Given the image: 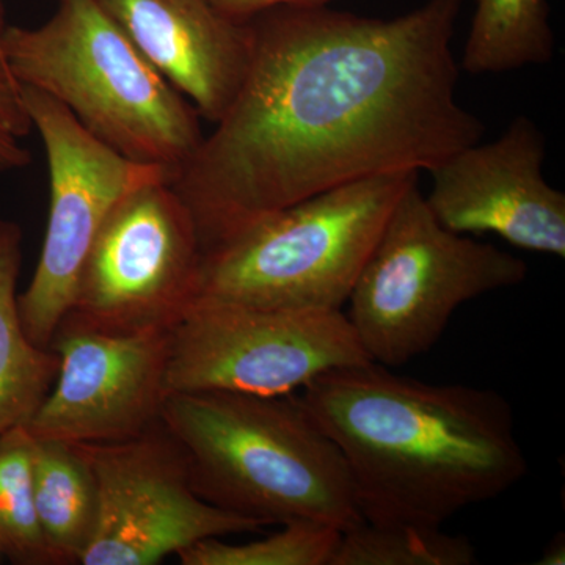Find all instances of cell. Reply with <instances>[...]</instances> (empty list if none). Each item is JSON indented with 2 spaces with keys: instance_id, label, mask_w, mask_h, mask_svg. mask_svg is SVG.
Listing matches in <instances>:
<instances>
[{
  "instance_id": "cell-1",
  "label": "cell",
  "mask_w": 565,
  "mask_h": 565,
  "mask_svg": "<svg viewBox=\"0 0 565 565\" xmlns=\"http://www.w3.org/2000/svg\"><path fill=\"white\" fill-rule=\"evenodd\" d=\"M463 0H427L393 20L329 6L248 20L239 92L170 184L203 253L248 223L374 174L430 170L481 141L456 99L451 50Z\"/></svg>"
},
{
  "instance_id": "cell-2",
  "label": "cell",
  "mask_w": 565,
  "mask_h": 565,
  "mask_svg": "<svg viewBox=\"0 0 565 565\" xmlns=\"http://www.w3.org/2000/svg\"><path fill=\"white\" fill-rule=\"evenodd\" d=\"M292 397L343 455L367 523L444 527L527 473L514 411L497 390L429 384L366 362Z\"/></svg>"
},
{
  "instance_id": "cell-3",
  "label": "cell",
  "mask_w": 565,
  "mask_h": 565,
  "mask_svg": "<svg viewBox=\"0 0 565 565\" xmlns=\"http://www.w3.org/2000/svg\"><path fill=\"white\" fill-rule=\"evenodd\" d=\"M161 424L196 494L259 525L364 522L338 446L291 396L172 393Z\"/></svg>"
},
{
  "instance_id": "cell-4",
  "label": "cell",
  "mask_w": 565,
  "mask_h": 565,
  "mask_svg": "<svg viewBox=\"0 0 565 565\" xmlns=\"http://www.w3.org/2000/svg\"><path fill=\"white\" fill-rule=\"evenodd\" d=\"M0 55L22 85L61 103L111 150L174 177L199 150V110L93 0H61L25 29L7 25Z\"/></svg>"
},
{
  "instance_id": "cell-5",
  "label": "cell",
  "mask_w": 565,
  "mask_h": 565,
  "mask_svg": "<svg viewBox=\"0 0 565 565\" xmlns=\"http://www.w3.org/2000/svg\"><path fill=\"white\" fill-rule=\"evenodd\" d=\"M418 172L374 174L270 212L203 253L195 302L343 311Z\"/></svg>"
},
{
  "instance_id": "cell-6",
  "label": "cell",
  "mask_w": 565,
  "mask_h": 565,
  "mask_svg": "<svg viewBox=\"0 0 565 565\" xmlns=\"http://www.w3.org/2000/svg\"><path fill=\"white\" fill-rule=\"evenodd\" d=\"M526 275L523 259L445 228L416 181L386 218L345 316L371 362L404 366L438 343L463 303Z\"/></svg>"
},
{
  "instance_id": "cell-7",
  "label": "cell",
  "mask_w": 565,
  "mask_h": 565,
  "mask_svg": "<svg viewBox=\"0 0 565 565\" xmlns=\"http://www.w3.org/2000/svg\"><path fill=\"white\" fill-rule=\"evenodd\" d=\"M203 250L170 177L115 203L82 266L63 321L104 333L173 330L195 303Z\"/></svg>"
},
{
  "instance_id": "cell-8",
  "label": "cell",
  "mask_w": 565,
  "mask_h": 565,
  "mask_svg": "<svg viewBox=\"0 0 565 565\" xmlns=\"http://www.w3.org/2000/svg\"><path fill=\"white\" fill-rule=\"evenodd\" d=\"M371 362L344 311L195 302L170 334L172 393L291 396L319 375Z\"/></svg>"
},
{
  "instance_id": "cell-9",
  "label": "cell",
  "mask_w": 565,
  "mask_h": 565,
  "mask_svg": "<svg viewBox=\"0 0 565 565\" xmlns=\"http://www.w3.org/2000/svg\"><path fill=\"white\" fill-rule=\"evenodd\" d=\"M21 90L46 150L51 200L39 264L31 285L18 296V307L32 343L52 349L87 253L111 207L140 182L170 174L122 158L46 93L22 84Z\"/></svg>"
},
{
  "instance_id": "cell-10",
  "label": "cell",
  "mask_w": 565,
  "mask_h": 565,
  "mask_svg": "<svg viewBox=\"0 0 565 565\" xmlns=\"http://www.w3.org/2000/svg\"><path fill=\"white\" fill-rule=\"evenodd\" d=\"M77 448L98 489L95 534L82 565L159 564L206 539L263 530L196 494L162 424L132 440Z\"/></svg>"
},
{
  "instance_id": "cell-11",
  "label": "cell",
  "mask_w": 565,
  "mask_h": 565,
  "mask_svg": "<svg viewBox=\"0 0 565 565\" xmlns=\"http://www.w3.org/2000/svg\"><path fill=\"white\" fill-rule=\"evenodd\" d=\"M172 330L104 333L63 321L51 348L58 371L25 429L39 440L117 444L161 426L170 396Z\"/></svg>"
},
{
  "instance_id": "cell-12",
  "label": "cell",
  "mask_w": 565,
  "mask_h": 565,
  "mask_svg": "<svg viewBox=\"0 0 565 565\" xmlns=\"http://www.w3.org/2000/svg\"><path fill=\"white\" fill-rule=\"evenodd\" d=\"M544 134L520 115L500 139L452 152L430 170L426 199L451 232L493 233L527 252L565 258V195L546 182Z\"/></svg>"
},
{
  "instance_id": "cell-13",
  "label": "cell",
  "mask_w": 565,
  "mask_h": 565,
  "mask_svg": "<svg viewBox=\"0 0 565 565\" xmlns=\"http://www.w3.org/2000/svg\"><path fill=\"white\" fill-rule=\"evenodd\" d=\"M132 46L199 110L217 122L239 92L252 54L248 21L207 0H93Z\"/></svg>"
},
{
  "instance_id": "cell-14",
  "label": "cell",
  "mask_w": 565,
  "mask_h": 565,
  "mask_svg": "<svg viewBox=\"0 0 565 565\" xmlns=\"http://www.w3.org/2000/svg\"><path fill=\"white\" fill-rule=\"evenodd\" d=\"M21 241L17 223L0 221V437L31 422L58 371L57 352L33 344L22 327Z\"/></svg>"
},
{
  "instance_id": "cell-15",
  "label": "cell",
  "mask_w": 565,
  "mask_h": 565,
  "mask_svg": "<svg viewBox=\"0 0 565 565\" xmlns=\"http://www.w3.org/2000/svg\"><path fill=\"white\" fill-rule=\"evenodd\" d=\"M32 468L36 516L51 564H79L98 519L90 465L77 445L33 438Z\"/></svg>"
},
{
  "instance_id": "cell-16",
  "label": "cell",
  "mask_w": 565,
  "mask_h": 565,
  "mask_svg": "<svg viewBox=\"0 0 565 565\" xmlns=\"http://www.w3.org/2000/svg\"><path fill=\"white\" fill-rule=\"evenodd\" d=\"M553 52L546 0H476L460 66L471 74L508 73L545 65Z\"/></svg>"
},
{
  "instance_id": "cell-17",
  "label": "cell",
  "mask_w": 565,
  "mask_h": 565,
  "mask_svg": "<svg viewBox=\"0 0 565 565\" xmlns=\"http://www.w3.org/2000/svg\"><path fill=\"white\" fill-rule=\"evenodd\" d=\"M478 553L465 535L444 527L375 525L344 531L330 565H473Z\"/></svg>"
},
{
  "instance_id": "cell-18",
  "label": "cell",
  "mask_w": 565,
  "mask_h": 565,
  "mask_svg": "<svg viewBox=\"0 0 565 565\" xmlns=\"http://www.w3.org/2000/svg\"><path fill=\"white\" fill-rule=\"evenodd\" d=\"M33 438L24 426L0 437V550L13 563L51 564L33 493Z\"/></svg>"
},
{
  "instance_id": "cell-19",
  "label": "cell",
  "mask_w": 565,
  "mask_h": 565,
  "mask_svg": "<svg viewBox=\"0 0 565 565\" xmlns=\"http://www.w3.org/2000/svg\"><path fill=\"white\" fill-rule=\"evenodd\" d=\"M281 531L247 542L206 539L178 553L182 565H330L343 531L315 520L282 523Z\"/></svg>"
},
{
  "instance_id": "cell-20",
  "label": "cell",
  "mask_w": 565,
  "mask_h": 565,
  "mask_svg": "<svg viewBox=\"0 0 565 565\" xmlns=\"http://www.w3.org/2000/svg\"><path fill=\"white\" fill-rule=\"evenodd\" d=\"M32 129L21 84L0 57V172L24 169L32 162L31 151L21 143Z\"/></svg>"
},
{
  "instance_id": "cell-21",
  "label": "cell",
  "mask_w": 565,
  "mask_h": 565,
  "mask_svg": "<svg viewBox=\"0 0 565 565\" xmlns=\"http://www.w3.org/2000/svg\"><path fill=\"white\" fill-rule=\"evenodd\" d=\"M207 2L230 20L245 22L275 7L329 6L332 0H207Z\"/></svg>"
},
{
  "instance_id": "cell-22",
  "label": "cell",
  "mask_w": 565,
  "mask_h": 565,
  "mask_svg": "<svg viewBox=\"0 0 565 565\" xmlns=\"http://www.w3.org/2000/svg\"><path fill=\"white\" fill-rule=\"evenodd\" d=\"M539 565H564L565 564V544L564 535H557L555 541L546 546Z\"/></svg>"
},
{
  "instance_id": "cell-23",
  "label": "cell",
  "mask_w": 565,
  "mask_h": 565,
  "mask_svg": "<svg viewBox=\"0 0 565 565\" xmlns=\"http://www.w3.org/2000/svg\"><path fill=\"white\" fill-rule=\"evenodd\" d=\"M6 11H3L2 2H0V41H2L3 32H6ZM2 57V55H0Z\"/></svg>"
}]
</instances>
